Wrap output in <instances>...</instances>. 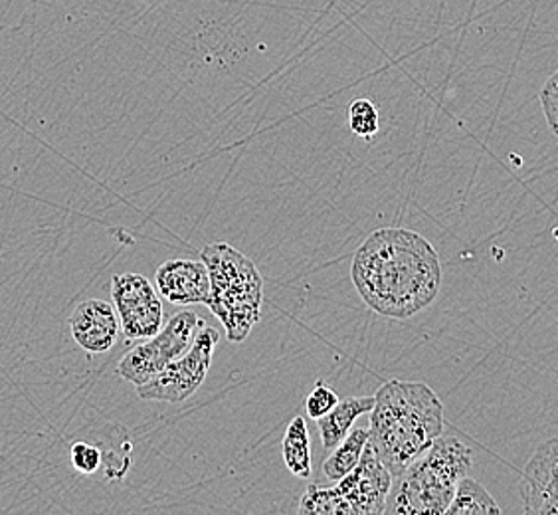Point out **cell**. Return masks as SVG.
<instances>
[{"instance_id":"obj_1","label":"cell","mask_w":558,"mask_h":515,"mask_svg":"<svg viewBox=\"0 0 558 515\" xmlns=\"http://www.w3.org/2000/svg\"><path fill=\"white\" fill-rule=\"evenodd\" d=\"M351 278L373 312L390 320H409L438 298L440 258L418 232L383 228L356 250Z\"/></svg>"},{"instance_id":"obj_2","label":"cell","mask_w":558,"mask_h":515,"mask_svg":"<svg viewBox=\"0 0 558 515\" xmlns=\"http://www.w3.org/2000/svg\"><path fill=\"white\" fill-rule=\"evenodd\" d=\"M444 432V405L426 383L388 381L375 395L368 446L397 478Z\"/></svg>"},{"instance_id":"obj_3","label":"cell","mask_w":558,"mask_h":515,"mask_svg":"<svg viewBox=\"0 0 558 515\" xmlns=\"http://www.w3.org/2000/svg\"><path fill=\"white\" fill-rule=\"evenodd\" d=\"M472 468V451L453 436H440L428 451L392 478L387 512L400 515H441L456 488Z\"/></svg>"},{"instance_id":"obj_4","label":"cell","mask_w":558,"mask_h":515,"mask_svg":"<svg viewBox=\"0 0 558 515\" xmlns=\"http://www.w3.org/2000/svg\"><path fill=\"white\" fill-rule=\"evenodd\" d=\"M201 260L210 276V294L205 303L225 325L226 337L240 344L259 320L262 274L250 258L226 242L203 248Z\"/></svg>"},{"instance_id":"obj_5","label":"cell","mask_w":558,"mask_h":515,"mask_svg":"<svg viewBox=\"0 0 558 515\" xmlns=\"http://www.w3.org/2000/svg\"><path fill=\"white\" fill-rule=\"evenodd\" d=\"M203 325L205 320H201L194 312L186 310L177 313L155 337L137 345L121 359L118 366L119 375L130 381L131 385L141 386L149 383L150 379L159 375L171 361L179 359L193 347L196 332Z\"/></svg>"},{"instance_id":"obj_6","label":"cell","mask_w":558,"mask_h":515,"mask_svg":"<svg viewBox=\"0 0 558 515\" xmlns=\"http://www.w3.org/2000/svg\"><path fill=\"white\" fill-rule=\"evenodd\" d=\"M218 339L220 335L215 327H208L205 323V327H201V332L196 333L193 347L186 354L171 361L159 375L150 379L149 383L137 386L140 397L143 400L169 405H179L193 397L205 383Z\"/></svg>"},{"instance_id":"obj_7","label":"cell","mask_w":558,"mask_h":515,"mask_svg":"<svg viewBox=\"0 0 558 515\" xmlns=\"http://www.w3.org/2000/svg\"><path fill=\"white\" fill-rule=\"evenodd\" d=\"M111 296L123 335L131 342H145L162 330V303L143 274H116Z\"/></svg>"},{"instance_id":"obj_8","label":"cell","mask_w":558,"mask_h":515,"mask_svg":"<svg viewBox=\"0 0 558 515\" xmlns=\"http://www.w3.org/2000/svg\"><path fill=\"white\" fill-rule=\"evenodd\" d=\"M339 492L351 505L353 515L387 514L388 494L392 488V474L366 444L363 458L353 472L337 483Z\"/></svg>"},{"instance_id":"obj_9","label":"cell","mask_w":558,"mask_h":515,"mask_svg":"<svg viewBox=\"0 0 558 515\" xmlns=\"http://www.w3.org/2000/svg\"><path fill=\"white\" fill-rule=\"evenodd\" d=\"M521 494L525 514L558 515V439L543 442L526 462Z\"/></svg>"},{"instance_id":"obj_10","label":"cell","mask_w":558,"mask_h":515,"mask_svg":"<svg viewBox=\"0 0 558 515\" xmlns=\"http://www.w3.org/2000/svg\"><path fill=\"white\" fill-rule=\"evenodd\" d=\"M118 310L104 300L82 301L70 318V332L75 344L87 354H108L118 342Z\"/></svg>"},{"instance_id":"obj_11","label":"cell","mask_w":558,"mask_h":515,"mask_svg":"<svg viewBox=\"0 0 558 515\" xmlns=\"http://www.w3.org/2000/svg\"><path fill=\"white\" fill-rule=\"evenodd\" d=\"M157 290L177 306L205 303L210 294V276L203 260H169L155 274Z\"/></svg>"},{"instance_id":"obj_12","label":"cell","mask_w":558,"mask_h":515,"mask_svg":"<svg viewBox=\"0 0 558 515\" xmlns=\"http://www.w3.org/2000/svg\"><path fill=\"white\" fill-rule=\"evenodd\" d=\"M375 397H349L339 400L325 417L317 419L322 444L325 451H333L353 430L354 420L373 412Z\"/></svg>"},{"instance_id":"obj_13","label":"cell","mask_w":558,"mask_h":515,"mask_svg":"<svg viewBox=\"0 0 558 515\" xmlns=\"http://www.w3.org/2000/svg\"><path fill=\"white\" fill-rule=\"evenodd\" d=\"M283 462L295 478L307 480L313 472L312 436L307 430V422L303 417L291 420L281 442Z\"/></svg>"},{"instance_id":"obj_14","label":"cell","mask_w":558,"mask_h":515,"mask_svg":"<svg viewBox=\"0 0 558 515\" xmlns=\"http://www.w3.org/2000/svg\"><path fill=\"white\" fill-rule=\"evenodd\" d=\"M366 444H368V429H353L337 448H333L331 456L323 462V474L331 480L339 482L347 474L353 472L363 458Z\"/></svg>"},{"instance_id":"obj_15","label":"cell","mask_w":558,"mask_h":515,"mask_svg":"<svg viewBox=\"0 0 558 515\" xmlns=\"http://www.w3.org/2000/svg\"><path fill=\"white\" fill-rule=\"evenodd\" d=\"M499 512H501V507L495 504L494 498L485 490L484 486L473 478L463 476L456 488V494H453V500H451L446 514H499Z\"/></svg>"},{"instance_id":"obj_16","label":"cell","mask_w":558,"mask_h":515,"mask_svg":"<svg viewBox=\"0 0 558 515\" xmlns=\"http://www.w3.org/2000/svg\"><path fill=\"white\" fill-rule=\"evenodd\" d=\"M298 514L353 515V510L337 486L323 488L319 483H312L307 492L301 495Z\"/></svg>"},{"instance_id":"obj_17","label":"cell","mask_w":558,"mask_h":515,"mask_svg":"<svg viewBox=\"0 0 558 515\" xmlns=\"http://www.w3.org/2000/svg\"><path fill=\"white\" fill-rule=\"evenodd\" d=\"M349 125L354 135L371 140L378 133L380 128V118H378V109L371 99H354L349 108Z\"/></svg>"},{"instance_id":"obj_18","label":"cell","mask_w":558,"mask_h":515,"mask_svg":"<svg viewBox=\"0 0 558 515\" xmlns=\"http://www.w3.org/2000/svg\"><path fill=\"white\" fill-rule=\"evenodd\" d=\"M70 460L72 466L80 474H96L101 464H104V452L96 444L89 442H75L70 451Z\"/></svg>"},{"instance_id":"obj_19","label":"cell","mask_w":558,"mask_h":515,"mask_svg":"<svg viewBox=\"0 0 558 515\" xmlns=\"http://www.w3.org/2000/svg\"><path fill=\"white\" fill-rule=\"evenodd\" d=\"M339 400H341V398L337 397V393H335L331 386L317 383L312 393L307 395L305 408H307V415H310L313 420H317L325 417Z\"/></svg>"},{"instance_id":"obj_20","label":"cell","mask_w":558,"mask_h":515,"mask_svg":"<svg viewBox=\"0 0 558 515\" xmlns=\"http://www.w3.org/2000/svg\"><path fill=\"white\" fill-rule=\"evenodd\" d=\"M538 97H541V106L545 111L548 128L553 129V133L558 137V70L548 77Z\"/></svg>"},{"instance_id":"obj_21","label":"cell","mask_w":558,"mask_h":515,"mask_svg":"<svg viewBox=\"0 0 558 515\" xmlns=\"http://www.w3.org/2000/svg\"><path fill=\"white\" fill-rule=\"evenodd\" d=\"M553 238H555V240L558 242V226L557 228H553Z\"/></svg>"}]
</instances>
